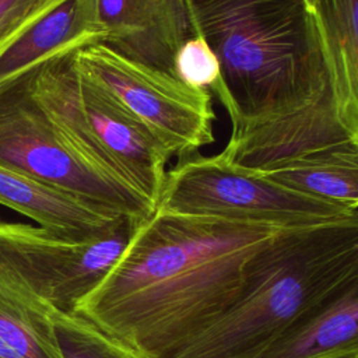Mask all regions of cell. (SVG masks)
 Instances as JSON below:
<instances>
[{"label": "cell", "instance_id": "cell-10", "mask_svg": "<svg viewBox=\"0 0 358 358\" xmlns=\"http://www.w3.org/2000/svg\"><path fill=\"white\" fill-rule=\"evenodd\" d=\"M102 41L92 0H46L0 36V87Z\"/></svg>", "mask_w": 358, "mask_h": 358}, {"label": "cell", "instance_id": "cell-19", "mask_svg": "<svg viewBox=\"0 0 358 358\" xmlns=\"http://www.w3.org/2000/svg\"><path fill=\"white\" fill-rule=\"evenodd\" d=\"M46 0H0V36Z\"/></svg>", "mask_w": 358, "mask_h": 358}, {"label": "cell", "instance_id": "cell-3", "mask_svg": "<svg viewBox=\"0 0 358 358\" xmlns=\"http://www.w3.org/2000/svg\"><path fill=\"white\" fill-rule=\"evenodd\" d=\"M358 280V215L317 228L210 326L164 358H260L294 323Z\"/></svg>", "mask_w": 358, "mask_h": 358}, {"label": "cell", "instance_id": "cell-4", "mask_svg": "<svg viewBox=\"0 0 358 358\" xmlns=\"http://www.w3.org/2000/svg\"><path fill=\"white\" fill-rule=\"evenodd\" d=\"M29 92L77 154L157 206L169 155L140 122L77 71L71 53L35 69Z\"/></svg>", "mask_w": 358, "mask_h": 358}, {"label": "cell", "instance_id": "cell-17", "mask_svg": "<svg viewBox=\"0 0 358 358\" xmlns=\"http://www.w3.org/2000/svg\"><path fill=\"white\" fill-rule=\"evenodd\" d=\"M52 322L63 358H145L80 313L52 309Z\"/></svg>", "mask_w": 358, "mask_h": 358}, {"label": "cell", "instance_id": "cell-14", "mask_svg": "<svg viewBox=\"0 0 358 358\" xmlns=\"http://www.w3.org/2000/svg\"><path fill=\"white\" fill-rule=\"evenodd\" d=\"M52 309L0 248V358H63Z\"/></svg>", "mask_w": 358, "mask_h": 358}, {"label": "cell", "instance_id": "cell-6", "mask_svg": "<svg viewBox=\"0 0 358 358\" xmlns=\"http://www.w3.org/2000/svg\"><path fill=\"white\" fill-rule=\"evenodd\" d=\"M31 73L0 87V165L113 213L150 217L155 204L147 196L91 165L60 137L31 96Z\"/></svg>", "mask_w": 358, "mask_h": 358}, {"label": "cell", "instance_id": "cell-18", "mask_svg": "<svg viewBox=\"0 0 358 358\" xmlns=\"http://www.w3.org/2000/svg\"><path fill=\"white\" fill-rule=\"evenodd\" d=\"M220 76L215 55L200 36L189 38L175 56V77L196 88H211Z\"/></svg>", "mask_w": 358, "mask_h": 358}, {"label": "cell", "instance_id": "cell-16", "mask_svg": "<svg viewBox=\"0 0 358 358\" xmlns=\"http://www.w3.org/2000/svg\"><path fill=\"white\" fill-rule=\"evenodd\" d=\"M260 173L299 193L358 210V143L323 148Z\"/></svg>", "mask_w": 358, "mask_h": 358}, {"label": "cell", "instance_id": "cell-7", "mask_svg": "<svg viewBox=\"0 0 358 358\" xmlns=\"http://www.w3.org/2000/svg\"><path fill=\"white\" fill-rule=\"evenodd\" d=\"M77 71L140 122L172 157L185 158L214 141L215 113L206 88L131 62L103 43L71 53Z\"/></svg>", "mask_w": 358, "mask_h": 358}, {"label": "cell", "instance_id": "cell-11", "mask_svg": "<svg viewBox=\"0 0 358 358\" xmlns=\"http://www.w3.org/2000/svg\"><path fill=\"white\" fill-rule=\"evenodd\" d=\"M358 143L340 122L330 88L315 105L287 117L231 133L220 155L231 164L263 172L323 148Z\"/></svg>", "mask_w": 358, "mask_h": 358}, {"label": "cell", "instance_id": "cell-2", "mask_svg": "<svg viewBox=\"0 0 358 358\" xmlns=\"http://www.w3.org/2000/svg\"><path fill=\"white\" fill-rule=\"evenodd\" d=\"M192 36L220 66L211 87L232 133L294 115L329 91L316 13L303 0H189Z\"/></svg>", "mask_w": 358, "mask_h": 358}, {"label": "cell", "instance_id": "cell-13", "mask_svg": "<svg viewBox=\"0 0 358 358\" xmlns=\"http://www.w3.org/2000/svg\"><path fill=\"white\" fill-rule=\"evenodd\" d=\"M358 280L294 323L260 358H357Z\"/></svg>", "mask_w": 358, "mask_h": 358}, {"label": "cell", "instance_id": "cell-5", "mask_svg": "<svg viewBox=\"0 0 358 358\" xmlns=\"http://www.w3.org/2000/svg\"><path fill=\"white\" fill-rule=\"evenodd\" d=\"M155 208L287 227H312L358 215V210L288 189L220 154L197 152L166 171Z\"/></svg>", "mask_w": 358, "mask_h": 358}, {"label": "cell", "instance_id": "cell-20", "mask_svg": "<svg viewBox=\"0 0 358 358\" xmlns=\"http://www.w3.org/2000/svg\"><path fill=\"white\" fill-rule=\"evenodd\" d=\"M186 1H189V0H186ZM303 1H305V4H306L312 11H315L316 7H317V4H319V0H303Z\"/></svg>", "mask_w": 358, "mask_h": 358}, {"label": "cell", "instance_id": "cell-15", "mask_svg": "<svg viewBox=\"0 0 358 358\" xmlns=\"http://www.w3.org/2000/svg\"><path fill=\"white\" fill-rule=\"evenodd\" d=\"M315 13L336 112L343 126L358 136V0H319Z\"/></svg>", "mask_w": 358, "mask_h": 358}, {"label": "cell", "instance_id": "cell-1", "mask_svg": "<svg viewBox=\"0 0 358 358\" xmlns=\"http://www.w3.org/2000/svg\"><path fill=\"white\" fill-rule=\"evenodd\" d=\"M323 225L287 227L155 208L74 312L145 358H164L217 320Z\"/></svg>", "mask_w": 358, "mask_h": 358}, {"label": "cell", "instance_id": "cell-9", "mask_svg": "<svg viewBox=\"0 0 358 358\" xmlns=\"http://www.w3.org/2000/svg\"><path fill=\"white\" fill-rule=\"evenodd\" d=\"M92 4L105 46L175 76V56L192 38L186 0H92Z\"/></svg>", "mask_w": 358, "mask_h": 358}, {"label": "cell", "instance_id": "cell-12", "mask_svg": "<svg viewBox=\"0 0 358 358\" xmlns=\"http://www.w3.org/2000/svg\"><path fill=\"white\" fill-rule=\"evenodd\" d=\"M0 204L70 241L94 238L123 215L1 165Z\"/></svg>", "mask_w": 358, "mask_h": 358}, {"label": "cell", "instance_id": "cell-8", "mask_svg": "<svg viewBox=\"0 0 358 358\" xmlns=\"http://www.w3.org/2000/svg\"><path fill=\"white\" fill-rule=\"evenodd\" d=\"M140 221L120 215L105 232L84 241L0 221V248L41 299L56 310L74 312L119 259Z\"/></svg>", "mask_w": 358, "mask_h": 358}]
</instances>
